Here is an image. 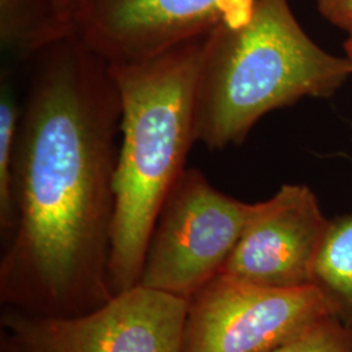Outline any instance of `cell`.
<instances>
[{
  "mask_svg": "<svg viewBox=\"0 0 352 352\" xmlns=\"http://www.w3.org/2000/svg\"><path fill=\"white\" fill-rule=\"evenodd\" d=\"M270 352H352V329L330 316Z\"/></svg>",
  "mask_w": 352,
  "mask_h": 352,
  "instance_id": "obj_12",
  "label": "cell"
},
{
  "mask_svg": "<svg viewBox=\"0 0 352 352\" xmlns=\"http://www.w3.org/2000/svg\"><path fill=\"white\" fill-rule=\"evenodd\" d=\"M330 316L316 285L276 289L219 273L188 299L183 352H270Z\"/></svg>",
  "mask_w": 352,
  "mask_h": 352,
  "instance_id": "obj_5",
  "label": "cell"
},
{
  "mask_svg": "<svg viewBox=\"0 0 352 352\" xmlns=\"http://www.w3.org/2000/svg\"><path fill=\"white\" fill-rule=\"evenodd\" d=\"M72 34L71 19L55 0H0L1 50L16 63L33 62Z\"/></svg>",
  "mask_w": 352,
  "mask_h": 352,
  "instance_id": "obj_9",
  "label": "cell"
},
{
  "mask_svg": "<svg viewBox=\"0 0 352 352\" xmlns=\"http://www.w3.org/2000/svg\"><path fill=\"white\" fill-rule=\"evenodd\" d=\"M352 63L309 37L289 0H248L205 34L193 96L196 141L219 151L241 144L267 113L329 97Z\"/></svg>",
  "mask_w": 352,
  "mask_h": 352,
  "instance_id": "obj_2",
  "label": "cell"
},
{
  "mask_svg": "<svg viewBox=\"0 0 352 352\" xmlns=\"http://www.w3.org/2000/svg\"><path fill=\"white\" fill-rule=\"evenodd\" d=\"M344 51H346V58L352 63V34L344 42Z\"/></svg>",
  "mask_w": 352,
  "mask_h": 352,
  "instance_id": "obj_15",
  "label": "cell"
},
{
  "mask_svg": "<svg viewBox=\"0 0 352 352\" xmlns=\"http://www.w3.org/2000/svg\"><path fill=\"white\" fill-rule=\"evenodd\" d=\"M23 102L13 166L16 222L1 300L71 317L113 298V177L122 106L109 63L72 34L41 52Z\"/></svg>",
  "mask_w": 352,
  "mask_h": 352,
  "instance_id": "obj_1",
  "label": "cell"
},
{
  "mask_svg": "<svg viewBox=\"0 0 352 352\" xmlns=\"http://www.w3.org/2000/svg\"><path fill=\"white\" fill-rule=\"evenodd\" d=\"M321 16L331 25L352 34V0H317Z\"/></svg>",
  "mask_w": 352,
  "mask_h": 352,
  "instance_id": "obj_13",
  "label": "cell"
},
{
  "mask_svg": "<svg viewBox=\"0 0 352 352\" xmlns=\"http://www.w3.org/2000/svg\"><path fill=\"white\" fill-rule=\"evenodd\" d=\"M188 300L135 286L71 317H3L17 352H183Z\"/></svg>",
  "mask_w": 352,
  "mask_h": 352,
  "instance_id": "obj_6",
  "label": "cell"
},
{
  "mask_svg": "<svg viewBox=\"0 0 352 352\" xmlns=\"http://www.w3.org/2000/svg\"><path fill=\"white\" fill-rule=\"evenodd\" d=\"M329 225L312 189L285 184L269 200L257 202L221 273L276 289L315 285L316 263Z\"/></svg>",
  "mask_w": 352,
  "mask_h": 352,
  "instance_id": "obj_7",
  "label": "cell"
},
{
  "mask_svg": "<svg viewBox=\"0 0 352 352\" xmlns=\"http://www.w3.org/2000/svg\"><path fill=\"white\" fill-rule=\"evenodd\" d=\"M248 0H76L75 34L109 64L138 62L208 33Z\"/></svg>",
  "mask_w": 352,
  "mask_h": 352,
  "instance_id": "obj_8",
  "label": "cell"
},
{
  "mask_svg": "<svg viewBox=\"0 0 352 352\" xmlns=\"http://www.w3.org/2000/svg\"><path fill=\"white\" fill-rule=\"evenodd\" d=\"M256 210L186 168L157 217L140 286L188 300L222 272Z\"/></svg>",
  "mask_w": 352,
  "mask_h": 352,
  "instance_id": "obj_4",
  "label": "cell"
},
{
  "mask_svg": "<svg viewBox=\"0 0 352 352\" xmlns=\"http://www.w3.org/2000/svg\"><path fill=\"white\" fill-rule=\"evenodd\" d=\"M21 111L12 71L4 67L0 76V226L8 235L16 222L13 166Z\"/></svg>",
  "mask_w": 352,
  "mask_h": 352,
  "instance_id": "obj_11",
  "label": "cell"
},
{
  "mask_svg": "<svg viewBox=\"0 0 352 352\" xmlns=\"http://www.w3.org/2000/svg\"><path fill=\"white\" fill-rule=\"evenodd\" d=\"M205 34L144 60L109 64L122 106L107 270L113 295L139 285L157 217L197 142L193 96Z\"/></svg>",
  "mask_w": 352,
  "mask_h": 352,
  "instance_id": "obj_3",
  "label": "cell"
},
{
  "mask_svg": "<svg viewBox=\"0 0 352 352\" xmlns=\"http://www.w3.org/2000/svg\"><path fill=\"white\" fill-rule=\"evenodd\" d=\"M55 1H56V4L59 6V8H60L65 14H68V17L71 19L69 14H71V10H72L76 0H55ZM71 21H72V20H71Z\"/></svg>",
  "mask_w": 352,
  "mask_h": 352,
  "instance_id": "obj_14",
  "label": "cell"
},
{
  "mask_svg": "<svg viewBox=\"0 0 352 352\" xmlns=\"http://www.w3.org/2000/svg\"><path fill=\"white\" fill-rule=\"evenodd\" d=\"M315 285L336 317L352 327V214L330 222L316 263Z\"/></svg>",
  "mask_w": 352,
  "mask_h": 352,
  "instance_id": "obj_10",
  "label": "cell"
}]
</instances>
